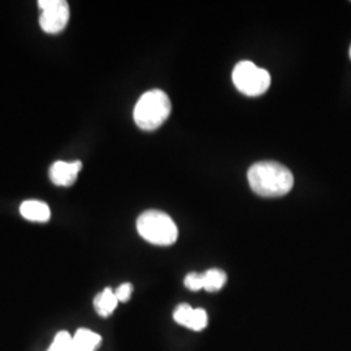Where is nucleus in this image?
<instances>
[{
  "label": "nucleus",
  "instance_id": "f257e3e1",
  "mask_svg": "<svg viewBox=\"0 0 351 351\" xmlns=\"http://www.w3.org/2000/svg\"><path fill=\"white\" fill-rule=\"evenodd\" d=\"M251 189L265 198L282 197L294 185V177L288 168L277 162L254 164L247 173Z\"/></svg>",
  "mask_w": 351,
  "mask_h": 351
},
{
  "label": "nucleus",
  "instance_id": "f03ea898",
  "mask_svg": "<svg viewBox=\"0 0 351 351\" xmlns=\"http://www.w3.org/2000/svg\"><path fill=\"white\" fill-rule=\"evenodd\" d=\"M171 101L168 95L154 88L145 93L134 107V121L143 130H155L164 124L171 114Z\"/></svg>",
  "mask_w": 351,
  "mask_h": 351
},
{
  "label": "nucleus",
  "instance_id": "7ed1b4c3",
  "mask_svg": "<svg viewBox=\"0 0 351 351\" xmlns=\"http://www.w3.org/2000/svg\"><path fill=\"white\" fill-rule=\"evenodd\" d=\"M139 236L152 245L169 246L178 237V229L171 216L151 210L142 213L137 220Z\"/></svg>",
  "mask_w": 351,
  "mask_h": 351
},
{
  "label": "nucleus",
  "instance_id": "20e7f679",
  "mask_svg": "<svg viewBox=\"0 0 351 351\" xmlns=\"http://www.w3.org/2000/svg\"><path fill=\"white\" fill-rule=\"evenodd\" d=\"M233 82L247 97H259L271 85V75L251 62H241L233 69Z\"/></svg>",
  "mask_w": 351,
  "mask_h": 351
},
{
  "label": "nucleus",
  "instance_id": "39448f33",
  "mask_svg": "<svg viewBox=\"0 0 351 351\" xmlns=\"http://www.w3.org/2000/svg\"><path fill=\"white\" fill-rule=\"evenodd\" d=\"M42 11L39 25L49 34L63 32L69 21V7L65 0H40L38 1Z\"/></svg>",
  "mask_w": 351,
  "mask_h": 351
},
{
  "label": "nucleus",
  "instance_id": "423d86ee",
  "mask_svg": "<svg viewBox=\"0 0 351 351\" xmlns=\"http://www.w3.org/2000/svg\"><path fill=\"white\" fill-rule=\"evenodd\" d=\"M82 169L81 162H56L50 168L51 181L58 186H72Z\"/></svg>",
  "mask_w": 351,
  "mask_h": 351
},
{
  "label": "nucleus",
  "instance_id": "0eeeda50",
  "mask_svg": "<svg viewBox=\"0 0 351 351\" xmlns=\"http://www.w3.org/2000/svg\"><path fill=\"white\" fill-rule=\"evenodd\" d=\"M20 213L29 221L46 223L51 217L50 207L40 201H25L20 207Z\"/></svg>",
  "mask_w": 351,
  "mask_h": 351
},
{
  "label": "nucleus",
  "instance_id": "6e6552de",
  "mask_svg": "<svg viewBox=\"0 0 351 351\" xmlns=\"http://www.w3.org/2000/svg\"><path fill=\"white\" fill-rule=\"evenodd\" d=\"M101 342V336L88 329H78L73 336L75 351H95Z\"/></svg>",
  "mask_w": 351,
  "mask_h": 351
},
{
  "label": "nucleus",
  "instance_id": "1a4fd4ad",
  "mask_svg": "<svg viewBox=\"0 0 351 351\" xmlns=\"http://www.w3.org/2000/svg\"><path fill=\"white\" fill-rule=\"evenodd\" d=\"M117 304L119 301L116 298V294L112 289L110 288L104 289L94 300L95 311L98 315H101V317H108L110 315H112Z\"/></svg>",
  "mask_w": 351,
  "mask_h": 351
},
{
  "label": "nucleus",
  "instance_id": "9d476101",
  "mask_svg": "<svg viewBox=\"0 0 351 351\" xmlns=\"http://www.w3.org/2000/svg\"><path fill=\"white\" fill-rule=\"evenodd\" d=\"M202 275H203V289L210 293L219 291L226 285V275L221 269H210Z\"/></svg>",
  "mask_w": 351,
  "mask_h": 351
},
{
  "label": "nucleus",
  "instance_id": "9b49d317",
  "mask_svg": "<svg viewBox=\"0 0 351 351\" xmlns=\"http://www.w3.org/2000/svg\"><path fill=\"white\" fill-rule=\"evenodd\" d=\"M47 351H75L73 337L68 332H59Z\"/></svg>",
  "mask_w": 351,
  "mask_h": 351
},
{
  "label": "nucleus",
  "instance_id": "f8f14e48",
  "mask_svg": "<svg viewBox=\"0 0 351 351\" xmlns=\"http://www.w3.org/2000/svg\"><path fill=\"white\" fill-rule=\"evenodd\" d=\"M207 323H208L207 313L202 308H193V313L190 315L186 328L191 330H202L207 326Z\"/></svg>",
  "mask_w": 351,
  "mask_h": 351
},
{
  "label": "nucleus",
  "instance_id": "ddd939ff",
  "mask_svg": "<svg viewBox=\"0 0 351 351\" xmlns=\"http://www.w3.org/2000/svg\"><path fill=\"white\" fill-rule=\"evenodd\" d=\"M193 313V307L189 304H180L173 313L176 323L182 326H188L190 315Z\"/></svg>",
  "mask_w": 351,
  "mask_h": 351
},
{
  "label": "nucleus",
  "instance_id": "4468645a",
  "mask_svg": "<svg viewBox=\"0 0 351 351\" xmlns=\"http://www.w3.org/2000/svg\"><path fill=\"white\" fill-rule=\"evenodd\" d=\"M185 287L189 290L193 291H198L203 289V275L201 274H189L188 276L185 277Z\"/></svg>",
  "mask_w": 351,
  "mask_h": 351
},
{
  "label": "nucleus",
  "instance_id": "2eb2a0df",
  "mask_svg": "<svg viewBox=\"0 0 351 351\" xmlns=\"http://www.w3.org/2000/svg\"><path fill=\"white\" fill-rule=\"evenodd\" d=\"M133 293V287L130 284H123L114 291L116 298L119 302H128L130 300V295Z\"/></svg>",
  "mask_w": 351,
  "mask_h": 351
},
{
  "label": "nucleus",
  "instance_id": "dca6fc26",
  "mask_svg": "<svg viewBox=\"0 0 351 351\" xmlns=\"http://www.w3.org/2000/svg\"><path fill=\"white\" fill-rule=\"evenodd\" d=\"M350 59H351V47H350Z\"/></svg>",
  "mask_w": 351,
  "mask_h": 351
}]
</instances>
